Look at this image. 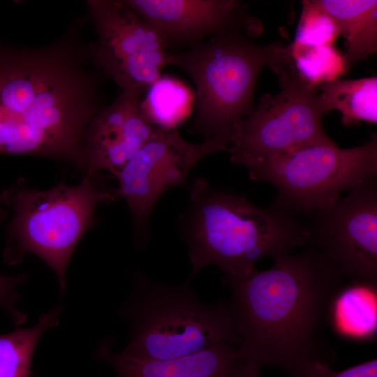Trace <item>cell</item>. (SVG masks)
Listing matches in <instances>:
<instances>
[{"label": "cell", "mask_w": 377, "mask_h": 377, "mask_svg": "<svg viewBox=\"0 0 377 377\" xmlns=\"http://www.w3.org/2000/svg\"><path fill=\"white\" fill-rule=\"evenodd\" d=\"M83 18L50 44L0 41V156L60 160L80 170L84 138L103 104Z\"/></svg>", "instance_id": "1"}, {"label": "cell", "mask_w": 377, "mask_h": 377, "mask_svg": "<svg viewBox=\"0 0 377 377\" xmlns=\"http://www.w3.org/2000/svg\"><path fill=\"white\" fill-rule=\"evenodd\" d=\"M239 349L248 361L303 377L312 364L331 366L327 332L334 302L346 279L317 248L274 258L268 269L246 277L224 275Z\"/></svg>", "instance_id": "2"}, {"label": "cell", "mask_w": 377, "mask_h": 377, "mask_svg": "<svg viewBox=\"0 0 377 377\" xmlns=\"http://www.w3.org/2000/svg\"><path fill=\"white\" fill-rule=\"evenodd\" d=\"M179 220L188 251L191 276L209 265L242 278L256 263L309 243L308 226L274 204L258 207L245 195L214 188L202 177L192 182Z\"/></svg>", "instance_id": "3"}, {"label": "cell", "mask_w": 377, "mask_h": 377, "mask_svg": "<svg viewBox=\"0 0 377 377\" xmlns=\"http://www.w3.org/2000/svg\"><path fill=\"white\" fill-rule=\"evenodd\" d=\"M99 174L80 183L61 182L47 190L29 186L18 178L1 193L13 212L6 232L4 262L20 263L27 253L43 260L55 273L61 294L66 289V269L78 242L91 226L101 203L117 200Z\"/></svg>", "instance_id": "4"}, {"label": "cell", "mask_w": 377, "mask_h": 377, "mask_svg": "<svg viewBox=\"0 0 377 377\" xmlns=\"http://www.w3.org/2000/svg\"><path fill=\"white\" fill-rule=\"evenodd\" d=\"M252 39L228 34L171 53L170 66L187 73L195 85L196 112L191 128L204 139L228 141L235 126L253 107L263 68L269 66L279 75L293 65L289 46L281 42L259 45Z\"/></svg>", "instance_id": "5"}, {"label": "cell", "mask_w": 377, "mask_h": 377, "mask_svg": "<svg viewBox=\"0 0 377 377\" xmlns=\"http://www.w3.org/2000/svg\"><path fill=\"white\" fill-rule=\"evenodd\" d=\"M120 313L129 330L121 353L132 358L174 359L221 343L239 346L228 300L202 302L188 280L165 285L139 272Z\"/></svg>", "instance_id": "6"}, {"label": "cell", "mask_w": 377, "mask_h": 377, "mask_svg": "<svg viewBox=\"0 0 377 377\" xmlns=\"http://www.w3.org/2000/svg\"><path fill=\"white\" fill-rule=\"evenodd\" d=\"M247 169L252 180L276 188L272 204L295 215L309 216L337 202L342 192L377 176V136L351 148H339L336 142L301 147Z\"/></svg>", "instance_id": "7"}, {"label": "cell", "mask_w": 377, "mask_h": 377, "mask_svg": "<svg viewBox=\"0 0 377 377\" xmlns=\"http://www.w3.org/2000/svg\"><path fill=\"white\" fill-rule=\"evenodd\" d=\"M281 91L265 94L234 127L230 161L248 168L258 161L313 144L335 143L325 133L314 87L294 66L279 74Z\"/></svg>", "instance_id": "8"}, {"label": "cell", "mask_w": 377, "mask_h": 377, "mask_svg": "<svg viewBox=\"0 0 377 377\" xmlns=\"http://www.w3.org/2000/svg\"><path fill=\"white\" fill-rule=\"evenodd\" d=\"M86 4L96 35L88 43L93 66L121 91L142 94L170 65L164 38L123 0H89Z\"/></svg>", "instance_id": "9"}, {"label": "cell", "mask_w": 377, "mask_h": 377, "mask_svg": "<svg viewBox=\"0 0 377 377\" xmlns=\"http://www.w3.org/2000/svg\"><path fill=\"white\" fill-rule=\"evenodd\" d=\"M228 150L229 142L224 138L214 137L193 143L186 140L177 128L157 127L115 177L117 199H124L127 204L139 246L145 243L150 215L162 195L184 186L191 170L204 158Z\"/></svg>", "instance_id": "10"}, {"label": "cell", "mask_w": 377, "mask_h": 377, "mask_svg": "<svg viewBox=\"0 0 377 377\" xmlns=\"http://www.w3.org/2000/svg\"><path fill=\"white\" fill-rule=\"evenodd\" d=\"M309 216L310 244L346 279L377 286V176Z\"/></svg>", "instance_id": "11"}, {"label": "cell", "mask_w": 377, "mask_h": 377, "mask_svg": "<svg viewBox=\"0 0 377 377\" xmlns=\"http://www.w3.org/2000/svg\"><path fill=\"white\" fill-rule=\"evenodd\" d=\"M164 38L170 52L188 49L209 38L241 34L251 38L263 31L261 22L237 0H123Z\"/></svg>", "instance_id": "12"}, {"label": "cell", "mask_w": 377, "mask_h": 377, "mask_svg": "<svg viewBox=\"0 0 377 377\" xmlns=\"http://www.w3.org/2000/svg\"><path fill=\"white\" fill-rule=\"evenodd\" d=\"M142 94L121 91L91 119L85 132L81 171L84 177L108 172L116 177L157 127L142 114Z\"/></svg>", "instance_id": "13"}, {"label": "cell", "mask_w": 377, "mask_h": 377, "mask_svg": "<svg viewBox=\"0 0 377 377\" xmlns=\"http://www.w3.org/2000/svg\"><path fill=\"white\" fill-rule=\"evenodd\" d=\"M112 342L103 341L95 355L109 364L117 377H230L247 360L232 343L174 359L140 360L112 352Z\"/></svg>", "instance_id": "14"}, {"label": "cell", "mask_w": 377, "mask_h": 377, "mask_svg": "<svg viewBox=\"0 0 377 377\" xmlns=\"http://www.w3.org/2000/svg\"><path fill=\"white\" fill-rule=\"evenodd\" d=\"M334 20L346 40L348 64L377 52V1L314 0Z\"/></svg>", "instance_id": "15"}, {"label": "cell", "mask_w": 377, "mask_h": 377, "mask_svg": "<svg viewBox=\"0 0 377 377\" xmlns=\"http://www.w3.org/2000/svg\"><path fill=\"white\" fill-rule=\"evenodd\" d=\"M332 330L353 339L374 338L377 330V286L346 283L334 302Z\"/></svg>", "instance_id": "16"}, {"label": "cell", "mask_w": 377, "mask_h": 377, "mask_svg": "<svg viewBox=\"0 0 377 377\" xmlns=\"http://www.w3.org/2000/svg\"><path fill=\"white\" fill-rule=\"evenodd\" d=\"M325 114L333 110L341 114L345 126L359 121H377V77L338 79L315 87Z\"/></svg>", "instance_id": "17"}, {"label": "cell", "mask_w": 377, "mask_h": 377, "mask_svg": "<svg viewBox=\"0 0 377 377\" xmlns=\"http://www.w3.org/2000/svg\"><path fill=\"white\" fill-rule=\"evenodd\" d=\"M62 310L57 306L42 314L33 327L0 335V377H31L32 359L38 339L59 325Z\"/></svg>", "instance_id": "18"}, {"label": "cell", "mask_w": 377, "mask_h": 377, "mask_svg": "<svg viewBox=\"0 0 377 377\" xmlns=\"http://www.w3.org/2000/svg\"><path fill=\"white\" fill-rule=\"evenodd\" d=\"M140 101V110L145 119L162 128H177L184 117L190 92L180 81L168 76H161L147 90Z\"/></svg>", "instance_id": "19"}, {"label": "cell", "mask_w": 377, "mask_h": 377, "mask_svg": "<svg viewBox=\"0 0 377 377\" xmlns=\"http://www.w3.org/2000/svg\"><path fill=\"white\" fill-rule=\"evenodd\" d=\"M290 54L293 66L311 87L332 82L344 75L348 64L334 46H310L293 43Z\"/></svg>", "instance_id": "20"}, {"label": "cell", "mask_w": 377, "mask_h": 377, "mask_svg": "<svg viewBox=\"0 0 377 377\" xmlns=\"http://www.w3.org/2000/svg\"><path fill=\"white\" fill-rule=\"evenodd\" d=\"M302 4L294 43L310 46L332 45L340 36L334 20L314 1H302Z\"/></svg>", "instance_id": "21"}, {"label": "cell", "mask_w": 377, "mask_h": 377, "mask_svg": "<svg viewBox=\"0 0 377 377\" xmlns=\"http://www.w3.org/2000/svg\"><path fill=\"white\" fill-rule=\"evenodd\" d=\"M3 205L0 193V224L6 220L7 216ZM27 279L26 274L10 276L0 274V306L10 316L16 325L23 324L27 316L16 308L20 297L15 291V287Z\"/></svg>", "instance_id": "22"}, {"label": "cell", "mask_w": 377, "mask_h": 377, "mask_svg": "<svg viewBox=\"0 0 377 377\" xmlns=\"http://www.w3.org/2000/svg\"><path fill=\"white\" fill-rule=\"evenodd\" d=\"M303 377H377V360L373 359L340 371L316 363L309 367Z\"/></svg>", "instance_id": "23"}, {"label": "cell", "mask_w": 377, "mask_h": 377, "mask_svg": "<svg viewBox=\"0 0 377 377\" xmlns=\"http://www.w3.org/2000/svg\"><path fill=\"white\" fill-rule=\"evenodd\" d=\"M261 367L257 364L246 360L230 377H260Z\"/></svg>", "instance_id": "24"}]
</instances>
